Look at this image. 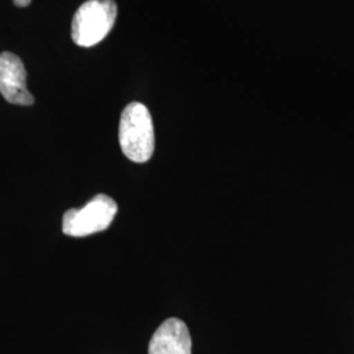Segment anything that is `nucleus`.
I'll list each match as a JSON object with an SVG mask.
<instances>
[{
	"label": "nucleus",
	"instance_id": "3",
	"mask_svg": "<svg viewBox=\"0 0 354 354\" xmlns=\"http://www.w3.org/2000/svg\"><path fill=\"white\" fill-rule=\"evenodd\" d=\"M117 203L106 194L95 196L82 209H70L64 215V232L73 238H84L111 226L117 214Z\"/></svg>",
	"mask_w": 354,
	"mask_h": 354
},
{
	"label": "nucleus",
	"instance_id": "5",
	"mask_svg": "<svg viewBox=\"0 0 354 354\" xmlns=\"http://www.w3.org/2000/svg\"><path fill=\"white\" fill-rule=\"evenodd\" d=\"M149 354H192V339L187 324L169 317L152 335Z\"/></svg>",
	"mask_w": 354,
	"mask_h": 354
},
{
	"label": "nucleus",
	"instance_id": "4",
	"mask_svg": "<svg viewBox=\"0 0 354 354\" xmlns=\"http://www.w3.org/2000/svg\"><path fill=\"white\" fill-rule=\"evenodd\" d=\"M0 93L15 105H32L35 97L26 88V70L23 61L10 51L0 53Z\"/></svg>",
	"mask_w": 354,
	"mask_h": 354
},
{
	"label": "nucleus",
	"instance_id": "1",
	"mask_svg": "<svg viewBox=\"0 0 354 354\" xmlns=\"http://www.w3.org/2000/svg\"><path fill=\"white\" fill-rule=\"evenodd\" d=\"M120 146L127 159L136 163H146L151 159L155 149V133L151 114L140 102L129 104L120 120Z\"/></svg>",
	"mask_w": 354,
	"mask_h": 354
},
{
	"label": "nucleus",
	"instance_id": "2",
	"mask_svg": "<svg viewBox=\"0 0 354 354\" xmlns=\"http://www.w3.org/2000/svg\"><path fill=\"white\" fill-rule=\"evenodd\" d=\"M115 19L117 4L114 0H88L74 15L71 38L77 46H95L109 35Z\"/></svg>",
	"mask_w": 354,
	"mask_h": 354
},
{
	"label": "nucleus",
	"instance_id": "6",
	"mask_svg": "<svg viewBox=\"0 0 354 354\" xmlns=\"http://www.w3.org/2000/svg\"><path fill=\"white\" fill-rule=\"evenodd\" d=\"M32 3V0H13V4L20 8H26Z\"/></svg>",
	"mask_w": 354,
	"mask_h": 354
}]
</instances>
